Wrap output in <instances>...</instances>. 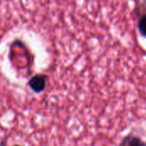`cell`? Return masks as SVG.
I'll return each mask as SVG.
<instances>
[{"mask_svg":"<svg viewBox=\"0 0 146 146\" xmlns=\"http://www.w3.org/2000/svg\"><path fill=\"white\" fill-rule=\"evenodd\" d=\"M48 76L44 74H37L30 78L27 82L28 87L35 93L43 92L47 86Z\"/></svg>","mask_w":146,"mask_h":146,"instance_id":"1","label":"cell"},{"mask_svg":"<svg viewBox=\"0 0 146 146\" xmlns=\"http://www.w3.org/2000/svg\"><path fill=\"white\" fill-rule=\"evenodd\" d=\"M118 146H146V142L141 137L130 133L121 139Z\"/></svg>","mask_w":146,"mask_h":146,"instance_id":"2","label":"cell"},{"mask_svg":"<svg viewBox=\"0 0 146 146\" xmlns=\"http://www.w3.org/2000/svg\"><path fill=\"white\" fill-rule=\"evenodd\" d=\"M139 30L142 36L146 37V13L139 21Z\"/></svg>","mask_w":146,"mask_h":146,"instance_id":"3","label":"cell"},{"mask_svg":"<svg viewBox=\"0 0 146 146\" xmlns=\"http://www.w3.org/2000/svg\"><path fill=\"white\" fill-rule=\"evenodd\" d=\"M14 146H21V145H14Z\"/></svg>","mask_w":146,"mask_h":146,"instance_id":"4","label":"cell"}]
</instances>
